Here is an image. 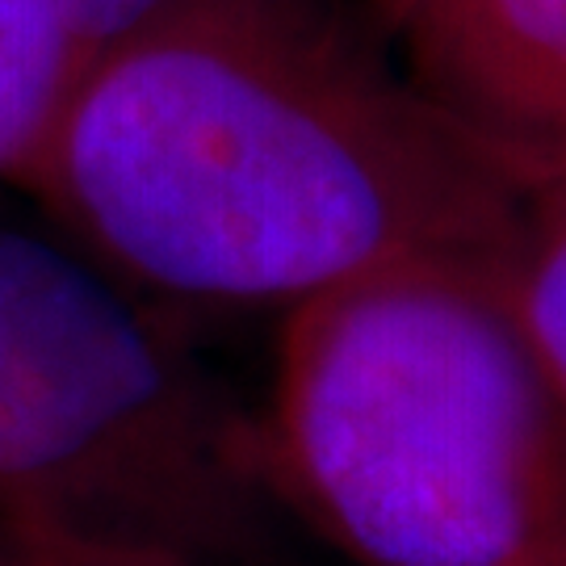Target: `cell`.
<instances>
[{"mask_svg":"<svg viewBox=\"0 0 566 566\" xmlns=\"http://www.w3.org/2000/svg\"><path fill=\"white\" fill-rule=\"evenodd\" d=\"M185 315H290L416 261L512 269L533 185L324 0H185L84 63L30 172Z\"/></svg>","mask_w":566,"mask_h":566,"instance_id":"1","label":"cell"},{"mask_svg":"<svg viewBox=\"0 0 566 566\" xmlns=\"http://www.w3.org/2000/svg\"><path fill=\"white\" fill-rule=\"evenodd\" d=\"M269 483L348 566H566V407L507 269L416 261L277 319Z\"/></svg>","mask_w":566,"mask_h":566,"instance_id":"2","label":"cell"},{"mask_svg":"<svg viewBox=\"0 0 566 566\" xmlns=\"http://www.w3.org/2000/svg\"><path fill=\"white\" fill-rule=\"evenodd\" d=\"M0 533L42 566H282L256 403L63 231L0 214Z\"/></svg>","mask_w":566,"mask_h":566,"instance_id":"3","label":"cell"},{"mask_svg":"<svg viewBox=\"0 0 566 566\" xmlns=\"http://www.w3.org/2000/svg\"><path fill=\"white\" fill-rule=\"evenodd\" d=\"M395 55L533 189L566 185V0H382Z\"/></svg>","mask_w":566,"mask_h":566,"instance_id":"4","label":"cell"},{"mask_svg":"<svg viewBox=\"0 0 566 566\" xmlns=\"http://www.w3.org/2000/svg\"><path fill=\"white\" fill-rule=\"evenodd\" d=\"M81 76L63 0H0V181L25 185Z\"/></svg>","mask_w":566,"mask_h":566,"instance_id":"5","label":"cell"},{"mask_svg":"<svg viewBox=\"0 0 566 566\" xmlns=\"http://www.w3.org/2000/svg\"><path fill=\"white\" fill-rule=\"evenodd\" d=\"M516 311L566 407V185H542L507 269Z\"/></svg>","mask_w":566,"mask_h":566,"instance_id":"6","label":"cell"},{"mask_svg":"<svg viewBox=\"0 0 566 566\" xmlns=\"http://www.w3.org/2000/svg\"><path fill=\"white\" fill-rule=\"evenodd\" d=\"M177 4H185V0H63L67 21H72V39L81 51V72L84 63L102 55L105 46L143 30L147 21L164 18Z\"/></svg>","mask_w":566,"mask_h":566,"instance_id":"7","label":"cell"},{"mask_svg":"<svg viewBox=\"0 0 566 566\" xmlns=\"http://www.w3.org/2000/svg\"><path fill=\"white\" fill-rule=\"evenodd\" d=\"M0 566H42V563H34L18 542H9V537L0 533Z\"/></svg>","mask_w":566,"mask_h":566,"instance_id":"8","label":"cell"}]
</instances>
